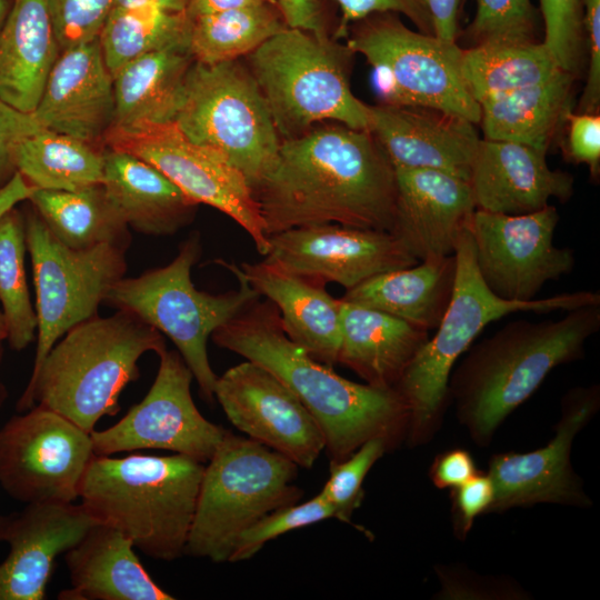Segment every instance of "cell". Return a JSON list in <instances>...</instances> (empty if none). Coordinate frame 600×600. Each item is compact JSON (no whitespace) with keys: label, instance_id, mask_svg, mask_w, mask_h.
Instances as JSON below:
<instances>
[{"label":"cell","instance_id":"28","mask_svg":"<svg viewBox=\"0 0 600 600\" xmlns=\"http://www.w3.org/2000/svg\"><path fill=\"white\" fill-rule=\"evenodd\" d=\"M341 300L338 363L367 383L394 388L429 331L377 309Z\"/></svg>","mask_w":600,"mask_h":600},{"label":"cell","instance_id":"36","mask_svg":"<svg viewBox=\"0 0 600 600\" xmlns=\"http://www.w3.org/2000/svg\"><path fill=\"white\" fill-rule=\"evenodd\" d=\"M189 50L194 61L217 64L244 58L289 28L278 2L191 18Z\"/></svg>","mask_w":600,"mask_h":600},{"label":"cell","instance_id":"29","mask_svg":"<svg viewBox=\"0 0 600 600\" xmlns=\"http://www.w3.org/2000/svg\"><path fill=\"white\" fill-rule=\"evenodd\" d=\"M59 54L46 0H13L0 31V99L33 112Z\"/></svg>","mask_w":600,"mask_h":600},{"label":"cell","instance_id":"11","mask_svg":"<svg viewBox=\"0 0 600 600\" xmlns=\"http://www.w3.org/2000/svg\"><path fill=\"white\" fill-rule=\"evenodd\" d=\"M346 44L373 68L381 103L431 107L480 122L457 42L412 31L397 13L380 12L352 23Z\"/></svg>","mask_w":600,"mask_h":600},{"label":"cell","instance_id":"53","mask_svg":"<svg viewBox=\"0 0 600 600\" xmlns=\"http://www.w3.org/2000/svg\"><path fill=\"white\" fill-rule=\"evenodd\" d=\"M36 188L31 187L19 172L0 189V218L18 203L30 198Z\"/></svg>","mask_w":600,"mask_h":600},{"label":"cell","instance_id":"35","mask_svg":"<svg viewBox=\"0 0 600 600\" xmlns=\"http://www.w3.org/2000/svg\"><path fill=\"white\" fill-rule=\"evenodd\" d=\"M103 149L44 129L17 146L14 164L36 189L79 191L103 183Z\"/></svg>","mask_w":600,"mask_h":600},{"label":"cell","instance_id":"49","mask_svg":"<svg viewBox=\"0 0 600 600\" xmlns=\"http://www.w3.org/2000/svg\"><path fill=\"white\" fill-rule=\"evenodd\" d=\"M477 473L472 456L463 449L439 454L430 468V478L439 489L457 488Z\"/></svg>","mask_w":600,"mask_h":600},{"label":"cell","instance_id":"1","mask_svg":"<svg viewBox=\"0 0 600 600\" xmlns=\"http://www.w3.org/2000/svg\"><path fill=\"white\" fill-rule=\"evenodd\" d=\"M252 193L268 237L324 223L392 231L394 168L370 131L340 122L282 140Z\"/></svg>","mask_w":600,"mask_h":600},{"label":"cell","instance_id":"33","mask_svg":"<svg viewBox=\"0 0 600 600\" xmlns=\"http://www.w3.org/2000/svg\"><path fill=\"white\" fill-rule=\"evenodd\" d=\"M28 201L57 239L72 249L104 243L129 248V226L102 184L79 191L36 189Z\"/></svg>","mask_w":600,"mask_h":600},{"label":"cell","instance_id":"39","mask_svg":"<svg viewBox=\"0 0 600 600\" xmlns=\"http://www.w3.org/2000/svg\"><path fill=\"white\" fill-rule=\"evenodd\" d=\"M390 444L388 439L374 437L344 460L331 461L329 479L319 493L332 504L334 518L350 521L353 510L363 499L362 483L367 473Z\"/></svg>","mask_w":600,"mask_h":600},{"label":"cell","instance_id":"18","mask_svg":"<svg viewBox=\"0 0 600 600\" xmlns=\"http://www.w3.org/2000/svg\"><path fill=\"white\" fill-rule=\"evenodd\" d=\"M266 259L298 274L346 290L378 274L419 262L392 232L339 223L288 229L269 236Z\"/></svg>","mask_w":600,"mask_h":600},{"label":"cell","instance_id":"45","mask_svg":"<svg viewBox=\"0 0 600 600\" xmlns=\"http://www.w3.org/2000/svg\"><path fill=\"white\" fill-rule=\"evenodd\" d=\"M44 130L34 112L16 109L0 99V189L17 173L14 150L26 138Z\"/></svg>","mask_w":600,"mask_h":600},{"label":"cell","instance_id":"31","mask_svg":"<svg viewBox=\"0 0 600 600\" xmlns=\"http://www.w3.org/2000/svg\"><path fill=\"white\" fill-rule=\"evenodd\" d=\"M193 57L189 47L141 56L113 77L114 112L110 129L173 122Z\"/></svg>","mask_w":600,"mask_h":600},{"label":"cell","instance_id":"51","mask_svg":"<svg viewBox=\"0 0 600 600\" xmlns=\"http://www.w3.org/2000/svg\"><path fill=\"white\" fill-rule=\"evenodd\" d=\"M421 1L431 17L433 36L447 42H457L461 0Z\"/></svg>","mask_w":600,"mask_h":600},{"label":"cell","instance_id":"50","mask_svg":"<svg viewBox=\"0 0 600 600\" xmlns=\"http://www.w3.org/2000/svg\"><path fill=\"white\" fill-rule=\"evenodd\" d=\"M279 8L289 28L329 38L328 22L320 0H278Z\"/></svg>","mask_w":600,"mask_h":600},{"label":"cell","instance_id":"19","mask_svg":"<svg viewBox=\"0 0 600 600\" xmlns=\"http://www.w3.org/2000/svg\"><path fill=\"white\" fill-rule=\"evenodd\" d=\"M599 402L598 386L570 390L548 444L531 452L493 456L488 476L494 494L488 512L540 502L587 506L589 500L572 470L570 452L576 434L593 417Z\"/></svg>","mask_w":600,"mask_h":600},{"label":"cell","instance_id":"24","mask_svg":"<svg viewBox=\"0 0 600 600\" xmlns=\"http://www.w3.org/2000/svg\"><path fill=\"white\" fill-rule=\"evenodd\" d=\"M546 153L517 142L481 138L469 178L477 209L516 216L541 210L551 198L568 200L573 178L551 170Z\"/></svg>","mask_w":600,"mask_h":600},{"label":"cell","instance_id":"47","mask_svg":"<svg viewBox=\"0 0 600 600\" xmlns=\"http://www.w3.org/2000/svg\"><path fill=\"white\" fill-rule=\"evenodd\" d=\"M568 123L567 153L576 163L589 167L597 178L600 170V116L596 112H572L566 117Z\"/></svg>","mask_w":600,"mask_h":600},{"label":"cell","instance_id":"8","mask_svg":"<svg viewBox=\"0 0 600 600\" xmlns=\"http://www.w3.org/2000/svg\"><path fill=\"white\" fill-rule=\"evenodd\" d=\"M200 253V237L189 236L170 263L139 277L121 278L109 289L103 302L134 313L167 336L192 372L201 396L211 402L218 376L208 358V339L261 296L241 276L238 266L223 261L237 277L238 289L219 294L196 289L191 269Z\"/></svg>","mask_w":600,"mask_h":600},{"label":"cell","instance_id":"4","mask_svg":"<svg viewBox=\"0 0 600 600\" xmlns=\"http://www.w3.org/2000/svg\"><path fill=\"white\" fill-rule=\"evenodd\" d=\"M166 350L163 336L134 313L98 314L63 334L42 361L17 403H37L91 432L104 416L119 412V397L139 376V359Z\"/></svg>","mask_w":600,"mask_h":600},{"label":"cell","instance_id":"32","mask_svg":"<svg viewBox=\"0 0 600 600\" xmlns=\"http://www.w3.org/2000/svg\"><path fill=\"white\" fill-rule=\"evenodd\" d=\"M573 78L560 71L547 81L484 100L479 104L483 138L547 152L571 111Z\"/></svg>","mask_w":600,"mask_h":600},{"label":"cell","instance_id":"20","mask_svg":"<svg viewBox=\"0 0 600 600\" xmlns=\"http://www.w3.org/2000/svg\"><path fill=\"white\" fill-rule=\"evenodd\" d=\"M98 521L72 502L27 503L0 517V541L9 544L0 563V600H42L59 554L74 547Z\"/></svg>","mask_w":600,"mask_h":600},{"label":"cell","instance_id":"56","mask_svg":"<svg viewBox=\"0 0 600 600\" xmlns=\"http://www.w3.org/2000/svg\"><path fill=\"white\" fill-rule=\"evenodd\" d=\"M8 338V327L4 314L0 311V343L2 340Z\"/></svg>","mask_w":600,"mask_h":600},{"label":"cell","instance_id":"15","mask_svg":"<svg viewBox=\"0 0 600 600\" xmlns=\"http://www.w3.org/2000/svg\"><path fill=\"white\" fill-rule=\"evenodd\" d=\"M558 222V211L551 204L516 216L474 210L467 230L480 277L496 296L530 301L548 281L572 271V249L553 243Z\"/></svg>","mask_w":600,"mask_h":600},{"label":"cell","instance_id":"2","mask_svg":"<svg viewBox=\"0 0 600 600\" xmlns=\"http://www.w3.org/2000/svg\"><path fill=\"white\" fill-rule=\"evenodd\" d=\"M211 337L218 347L269 370L297 396L319 426L331 461L344 460L374 437L392 443L409 422L396 388L350 381L313 359L286 336L270 301L253 302Z\"/></svg>","mask_w":600,"mask_h":600},{"label":"cell","instance_id":"37","mask_svg":"<svg viewBox=\"0 0 600 600\" xmlns=\"http://www.w3.org/2000/svg\"><path fill=\"white\" fill-rule=\"evenodd\" d=\"M191 20L159 8L113 7L99 33L103 59L114 77L132 60L163 49L189 47Z\"/></svg>","mask_w":600,"mask_h":600},{"label":"cell","instance_id":"25","mask_svg":"<svg viewBox=\"0 0 600 600\" xmlns=\"http://www.w3.org/2000/svg\"><path fill=\"white\" fill-rule=\"evenodd\" d=\"M238 269L277 308L291 341L323 364L338 363L341 300L327 292L323 281L294 273L268 259L243 262Z\"/></svg>","mask_w":600,"mask_h":600},{"label":"cell","instance_id":"10","mask_svg":"<svg viewBox=\"0 0 600 600\" xmlns=\"http://www.w3.org/2000/svg\"><path fill=\"white\" fill-rule=\"evenodd\" d=\"M176 124L200 146L226 157L251 189L272 166L281 138L266 100L240 59L190 67Z\"/></svg>","mask_w":600,"mask_h":600},{"label":"cell","instance_id":"44","mask_svg":"<svg viewBox=\"0 0 600 600\" xmlns=\"http://www.w3.org/2000/svg\"><path fill=\"white\" fill-rule=\"evenodd\" d=\"M341 10V17L331 37L344 39L349 27L373 13L393 12L406 16L420 32L433 36L431 17L421 0H334Z\"/></svg>","mask_w":600,"mask_h":600},{"label":"cell","instance_id":"17","mask_svg":"<svg viewBox=\"0 0 600 600\" xmlns=\"http://www.w3.org/2000/svg\"><path fill=\"white\" fill-rule=\"evenodd\" d=\"M214 398L248 438L311 468L324 450L322 432L297 396L266 368L247 360L217 378Z\"/></svg>","mask_w":600,"mask_h":600},{"label":"cell","instance_id":"41","mask_svg":"<svg viewBox=\"0 0 600 600\" xmlns=\"http://www.w3.org/2000/svg\"><path fill=\"white\" fill-rule=\"evenodd\" d=\"M476 16L467 29L472 46L536 40L537 10L531 0H476Z\"/></svg>","mask_w":600,"mask_h":600},{"label":"cell","instance_id":"22","mask_svg":"<svg viewBox=\"0 0 600 600\" xmlns=\"http://www.w3.org/2000/svg\"><path fill=\"white\" fill-rule=\"evenodd\" d=\"M33 112L44 129L104 148L114 91L98 38L60 52Z\"/></svg>","mask_w":600,"mask_h":600},{"label":"cell","instance_id":"43","mask_svg":"<svg viewBox=\"0 0 600 600\" xmlns=\"http://www.w3.org/2000/svg\"><path fill=\"white\" fill-rule=\"evenodd\" d=\"M60 52L99 37L113 0H46Z\"/></svg>","mask_w":600,"mask_h":600},{"label":"cell","instance_id":"27","mask_svg":"<svg viewBox=\"0 0 600 600\" xmlns=\"http://www.w3.org/2000/svg\"><path fill=\"white\" fill-rule=\"evenodd\" d=\"M102 186L127 224L144 234L178 232L192 222L198 207L149 162L107 147Z\"/></svg>","mask_w":600,"mask_h":600},{"label":"cell","instance_id":"42","mask_svg":"<svg viewBox=\"0 0 600 600\" xmlns=\"http://www.w3.org/2000/svg\"><path fill=\"white\" fill-rule=\"evenodd\" d=\"M539 3L544 26L543 44L563 71L576 76L584 37L581 0H539Z\"/></svg>","mask_w":600,"mask_h":600},{"label":"cell","instance_id":"54","mask_svg":"<svg viewBox=\"0 0 600 600\" xmlns=\"http://www.w3.org/2000/svg\"><path fill=\"white\" fill-rule=\"evenodd\" d=\"M190 0H113V7L149 6L170 12H184Z\"/></svg>","mask_w":600,"mask_h":600},{"label":"cell","instance_id":"26","mask_svg":"<svg viewBox=\"0 0 600 600\" xmlns=\"http://www.w3.org/2000/svg\"><path fill=\"white\" fill-rule=\"evenodd\" d=\"M131 540L119 530L96 523L66 552L71 588L60 600H172L146 571Z\"/></svg>","mask_w":600,"mask_h":600},{"label":"cell","instance_id":"3","mask_svg":"<svg viewBox=\"0 0 600 600\" xmlns=\"http://www.w3.org/2000/svg\"><path fill=\"white\" fill-rule=\"evenodd\" d=\"M599 329L600 304H589L558 320L511 321L474 346L448 384L471 437L488 443L556 367L583 356L587 340Z\"/></svg>","mask_w":600,"mask_h":600},{"label":"cell","instance_id":"6","mask_svg":"<svg viewBox=\"0 0 600 600\" xmlns=\"http://www.w3.org/2000/svg\"><path fill=\"white\" fill-rule=\"evenodd\" d=\"M456 282L448 309L428 339L406 368L394 387L409 409L410 437L424 440L434 429L448 399L453 364L490 322L514 312L547 313L600 304V293L576 291L553 297L509 301L496 296L477 268L472 238L464 229L457 241Z\"/></svg>","mask_w":600,"mask_h":600},{"label":"cell","instance_id":"40","mask_svg":"<svg viewBox=\"0 0 600 600\" xmlns=\"http://www.w3.org/2000/svg\"><path fill=\"white\" fill-rule=\"evenodd\" d=\"M334 518V509L320 493L264 516L239 537L229 562L248 560L270 540L292 530Z\"/></svg>","mask_w":600,"mask_h":600},{"label":"cell","instance_id":"14","mask_svg":"<svg viewBox=\"0 0 600 600\" xmlns=\"http://www.w3.org/2000/svg\"><path fill=\"white\" fill-rule=\"evenodd\" d=\"M93 456L91 432L36 404L0 429V484L26 503L73 502Z\"/></svg>","mask_w":600,"mask_h":600},{"label":"cell","instance_id":"5","mask_svg":"<svg viewBox=\"0 0 600 600\" xmlns=\"http://www.w3.org/2000/svg\"><path fill=\"white\" fill-rule=\"evenodd\" d=\"M204 466L179 453L94 454L80 483V503L144 554L173 561L186 553Z\"/></svg>","mask_w":600,"mask_h":600},{"label":"cell","instance_id":"52","mask_svg":"<svg viewBox=\"0 0 600 600\" xmlns=\"http://www.w3.org/2000/svg\"><path fill=\"white\" fill-rule=\"evenodd\" d=\"M267 2H278V0H190L186 13L191 19L201 14L244 8Z\"/></svg>","mask_w":600,"mask_h":600},{"label":"cell","instance_id":"46","mask_svg":"<svg viewBox=\"0 0 600 600\" xmlns=\"http://www.w3.org/2000/svg\"><path fill=\"white\" fill-rule=\"evenodd\" d=\"M493 494V484L488 473H477L452 489L453 521L456 532L460 534V538L468 534L478 516L489 511Z\"/></svg>","mask_w":600,"mask_h":600},{"label":"cell","instance_id":"23","mask_svg":"<svg viewBox=\"0 0 600 600\" xmlns=\"http://www.w3.org/2000/svg\"><path fill=\"white\" fill-rule=\"evenodd\" d=\"M392 233L419 261L454 253L477 209L468 180L429 169L396 168Z\"/></svg>","mask_w":600,"mask_h":600},{"label":"cell","instance_id":"12","mask_svg":"<svg viewBox=\"0 0 600 600\" xmlns=\"http://www.w3.org/2000/svg\"><path fill=\"white\" fill-rule=\"evenodd\" d=\"M23 216L38 323L31 379L66 332L98 314L109 289L124 277L127 249L109 243L72 249L57 239L33 207Z\"/></svg>","mask_w":600,"mask_h":600},{"label":"cell","instance_id":"21","mask_svg":"<svg viewBox=\"0 0 600 600\" xmlns=\"http://www.w3.org/2000/svg\"><path fill=\"white\" fill-rule=\"evenodd\" d=\"M393 168L429 169L469 181L481 138L474 123L440 109L370 106V128Z\"/></svg>","mask_w":600,"mask_h":600},{"label":"cell","instance_id":"30","mask_svg":"<svg viewBox=\"0 0 600 600\" xmlns=\"http://www.w3.org/2000/svg\"><path fill=\"white\" fill-rule=\"evenodd\" d=\"M454 253L384 272L347 290L341 298L400 318L427 331L436 329L451 301Z\"/></svg>","mask_w":600,"mask_h":600},{"label":"cell","instance_id":"13","mask_svg":"<svg viewBox=\"0 0 600 600\" xmlns=\"http://www.w3.org/2000/svg\"><path fill=\"white\" fill-rule=\"evenodd\" d=\"M104 147L149 162L194 203L210 206L234 220L258 252L268 254L269 237L246 177L221 153L188 139L174 121L110 129Z\"/></svg>","mask_w":600,"mask_h":600},{"label":"cell","instance_id":"38","mask_svg":"<svg viewBox=\"0 0 600 600\" xmlns=\"http://www.w3.org/2000/svg\"><path fill=\"white\" fill-rule=\"evenodd\" d=\"M26 251L24 216L14 207L0 218V302L7 339L17 351L34 340L38 324L27 283Z\"/></svg>","mask_w":600,"mask_h":600},{"label":"cell","instance_id":"34","mask_svg":"<svg viewBox=\"0 0 600 600\" xmlns=\"http://www.w3.org/2000/svg\"><path fill=\"white\" fill-rule=\"evenodd\" d=\"M461 70L478 104L563 71L543 42L536 40L489 41L463 49Z\"/></svg>","mask_w":600,"mask_h":600},{"label":"cell","instance_id":"57","mask_svg":"<svg viewBox=\"0 0 600 600\" xmlns=\"http://www.w3.org/2000/svg\"><path fill=\"white\" fill-rule=\"evenodd\" d=\"M1 358H2V347H1V343H0V361H1ZM2 400H3V388H2V386L0 383V403H1Z\"/></svg>","mask_w":600,"mask_h":600},{"label":"cell","instance_id":"55","mask_svg":"<svg viewBox=\"0 0 600 600\" xmlns=\"http://www.w3.org/2000/svg\"><path fill=\"white\" fill-rule=\"evenodd\" d=\"M13 0H0V31L6 22V19L10 12Z\"/></svg>","mask_w":600,"mask_h":600},{"label":"cell","instance_id":"9","mask_svg":"<svg viewBox=\"0 0 600 600\" xmlns=\"http://www.w3.org/2000/svg\"><path fill=\"white\" fill-rule=\"evenodd\" d=\"M298 468L264 444L227 431L204 466L186 553L229 561L243 531L301 499Z\"/></svg>","mask_w":600,"mask_h":600},{"label":"cell","instance_id":"48","mask_svg":"<svg viewBox=\"0 0 600 600\" xmlns=\"http://www.w3.org/2000/svg\"><path fill=\"white\" fill-rule=\"evenodd\" d=\"M581 4L589 67L579 112H596L600 104V0H581Z\"/></svg>","mask_w":600,"mask_h":600},{"label":"cell","instance_id":"16","mask_svg":"<svg viewBox=\"0 0 600 600\" xmlns=\"http://www.w3.org/2000/svg\"><path fill=\"white\" fill-rule=\"evenodd\" d=\"M156 379L141 402L116 424L91 431L94 454L162 449L207 463L228 430L207 420L191 396L192 372L179 352L159 354Z\"/></svg>","mask_w":600,"mask_h":600},{"label":"cell","instance_id":"7","mask_svg":"<svg viewBox=\"0 0 600 600\" xmlns=\"http://www.w3.org/2000/svg\"><path fill=\"white\" fill-rule=\"evenodd\" d=\"M353 56L332 37L287 28L244 57L281 140L328 121L369 131L370 106L350 88Z\"/></svg>","mask_w":600,"mask_h":600}]
</instances>
